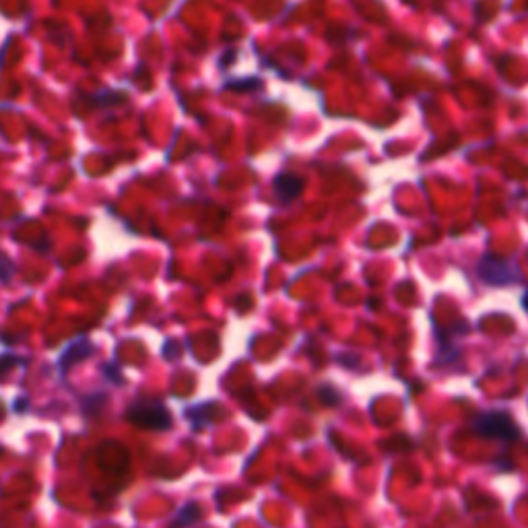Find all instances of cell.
<instances>
[{"instance_id":"cell-1","label":"cell","mask_w":528,"mask_h":528,"mask_svg":"<svg viewBox=\"0 0 528 528\" xmlns=\"http://www.w3.org/2000/svg\"><path fill=\"white\" fill-rule=\"evenodd\" d=\"M477 275L481 276L487 285H510V283H516L520 279L518 266L514 260H504V258H497L493 254H485L479 260Z\"/></svg>"},{"instance_id":"cell-2","label":"cell","mask_w":528,"mask_h":528,"mask_svg":"<svg viewBox=\"0 0 528 528\" xmlns=\"http://www.w3.org/2000/svg\"><path fill=\"white\" fill-rule=\"evenodd\" d=\"M128 419L143 429H168L169 413L159 401H139L130 404Z\"/></svg>"},{"instance_id":"cell-3","label":"cell","mask_w":528,"mask_h":528,"mask_svg":"<svg viewBox=\"0 0 528 528\" xmlns=\"http://www.w3.org/2000/svg\"><path fill=\"white\" fill-rule=\"evenodd\" d=\"M475 431L483 438H493V440H516L520 436L518 425L514 423L512 417H507L506 413L500 411H491V413H483L477 421H475Z\"/></svg>"},{"instance_id":"cell-4","label":"cell","mask_w":528,"mask_h":528,"mask_svg":"<svg viewBox=\"0 0 528 528\" xmlns=\"http://www.w3.org/2000/svg\"><path fill=\"white\" fill-rule=\"evenodd\" d=\"M273 190H275L276 200L281 205H289L296 198L301 196L303 192V178H299L296 173H279L273 182Z\"/></svg>"},{"instance_id":"cell-5","label":"cell","mask_w":528,"mask_h":528,"mask_svg":"<svg viewBox=\"0 0 528 528\" xmlns=\"http://www.w3.org/2000/svg\"><path fill=\"white\" fill-rule=\"evenodd\" d=\"M122 102H126V95L120 93V91H114V89L99 91V93H95V95L89 97V104H93L95 107L116 106V104H122Z\"/></svg>"},{"instance_id":"cell-6","label":"cell","mask_w":528,"mask_h":528,"mask_svg":"<svg viewBox=\"0 0 528 528\" xmlns=\"http://www.w3.org/2000/svg\"><path fill=\"white\" fill-rule=\"evenodd\" d=\"M89 351H91V347H89V343L87 340H79V343H75L66 353L63 355V367H66V365H70V361H72V357H75V361H79V360H83V357H87L89 355Z\"/></svg>"},{"instance_id":"cell-7","label":"cell","mask_w":528,"mask_h":528,"mask_svg":"<svg viewBox=\"0 0 528 528\" xmlns=\"http://www.w3.org/2000/svg\"><path fill=\"white\" fill-rule=\"evenodd\" d=\"M260 81H256V79H250V81H235V83H227L225 85V89H248V87H258Z\"/></svg>"},{"instance_id":"cell-8","label":"cell","mask_w":528,"mask_h":528,"mask_svg":"<svg viewBox=\"0 0 528 528\" xmlns=\"http://www.w3.org/2000/svg\"><path fill=\"white\" fill-rule=\"evenodd\" d=\"M522 306H524V310H528V291L524 293V297H522Z\"/></svg>"}]
</instances>
